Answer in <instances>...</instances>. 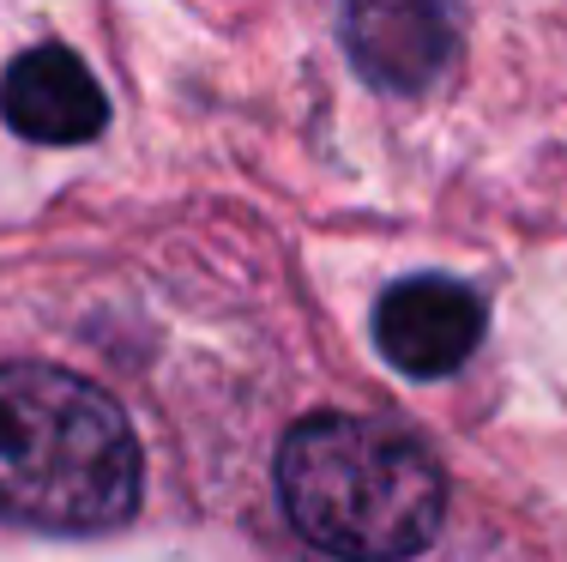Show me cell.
I'll return each mask as SVG.
<instances>
[{
  "label": "cell",
  "mask_w": 567,
  "mask_h": 562,
  "mask_svg": "<svg viewBox=\"0 0 567 562\" xmlns=\"http://www.w3.org/2000/svg\"><path fill=\"white\" fill-rule=\"evenodd\" d=\"M0 115H7L12 133H24L37 145H85L110 122V98H103V85L73 49L43 43L7 67Z\"/></svg>",
  "instance_id": "5"
},
{
  "label": "cell",
  "mask_w": 567,
  "mask_h": 562,
  "mask_svg": "<svg viewBox=\"0 0 567 562\" xmlns=\"http://www.w3.org/2000/svg\"><path fill=\"white\" fill-rule=\"evenodd\" d=\"M140 508V441L121 406L55 364H0V520L110 532Z\"/></svg>",
  "instance_id": "1"
},
{
  "label": "cell",
  "mask_w": 567,
  "mask_h": 562,
  "mask_svg": "<svg viewBox=\"0 0 567 562\" xmlns=\"http://www.w3.org/2000/svg\"><path fill=\"white\" fill-rule=\"evenodd\" d=\"M477 339H483L477 290L458 285V278H441V273L399 278L381 297V309H374V345H381V357L393 369L416 375V381L453 375L477 351Z\"/></svg>",
  "instance_id": "3"
},
{
  "label": "cell",
  "mask_w": 567,
  "mask_h": 562,
  "mask_svg": "<svg viewBox=\"0 0 567 562\" xmlns=\"http://www.w3.org/2000/svg\"><path fill=\"white\" fill-rule=\"evenodd\" d=\"M278 502L315 551L339 562H404L435 539L447 478L399 423L315 411L278 448Z\"/></svg>",
  "instance_id": "2"
},
{
  "label": "cell",
  "mask_w": 567,
  "mask_h": 562,
  "mask_svg": "<svg viewBox=\"0 0 567 562\" xmlns=\"http://www.w3.org/2000/svg\"><path fill=\"white\" fill-rule=\"evenodd\" d=\"M350 61L386 91H423L453 61L447 0H344Z\"/></svg>",
  "instance_id": "4"
}]
</instances>
